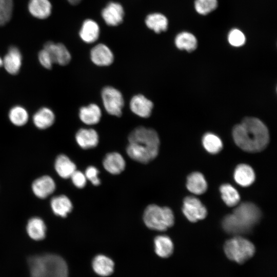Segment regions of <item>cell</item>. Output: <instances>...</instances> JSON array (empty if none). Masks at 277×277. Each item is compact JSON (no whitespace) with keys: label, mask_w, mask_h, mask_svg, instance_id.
<instances>
[{"label":"cell","mask_w":277,"mask_h":277,"mask_svg":"<svg viewBox=\"0 0 277 277\" xmlns=\"http://www.w3.org/2000/svg\"><path fill=\"white\" fill-rule=\"evenodd\" d=\"M235 144L242 149L249 152H257L264 149L269 142V136L266 126L260 120L247 117L233 129Z\"/></svg>","instance_id":"cell-1"},{"label":"cell","mask_w":277,"mask_h":277,"mask_svg":"<svg viewBox=\"0 0 277 277\" xmlns=\"http://www.w3.org/2000/svg\"><path fill=\"white\" fill-rule=\"evenodd\" d=\"M127 153L132 160L146 164L157 155L160 139L152 128L140 126L132 130L128 136Z\"/></svg>","instance_id":"cell-2"},{"label":"cell","mask_w":277,"mask_h":277,"mask_svg":"<svg viewBox=\"0 0 277 277\" xmlns=\"http://www.w3.org/2000/svg\"><path fill=\"white\" fill-rule=\"evenodd\" d=\"M261 217V212L257 206L245 202L238 206L232 213L224 217L222 226L227 233L239 235L248 233Z\"/></svg>","instance_id":"cell-3"},{"label":"cell","mask_w":277,"mask_h":277,"mask_svg":"<svg viewBox=\"0 0 277 277\" xmlns=\"http://www.w3.org/2000/svg\"><path fill=\"white\" fill-rule=\"evenodd\" d=\"M30 277H68V269L65 260L54 254L30 257L28 260Z\"/></svg>","instance_id":"cell-4"},{"label":"cell","mask_w":277,"mask_h":277,"mask_svg":"<svg viewBox=\"0 0 277 277\" xmlns=\"http://www.w3.org/2000/svg\"><path fill=\"white\" fill-rule=\"evenodd\" d=\"M143 220L149 229L165 231L172 227L174 216L171 209L167 207H161L155 204L148 206L145 210Z\"/></svg>","instance_id":"cell-5"},{"label":"cell","mask_w":277,"mask_h":277,"mask_svg":"<svg viewBox=\"0 0 277 277\" xmlns=\"http://www.w3.org/2000/svg\"><path fill=\"white\" fill-rule=\"evenodd\" d=\"M227 258L239 264L248 261L254 254L255 247L249 240L237 235L227 241L224 246Z\"/></svg>","instance_id":"cell-6"},{"label":"cell","mask_w":277,"mask_h":277,"mask_svg":"<svg viewBox=\"0 0 277 277\" xmlns=\"http://www.w3.org/2000/svg\"><path fill=\"white\" fill-rule=\"evenodd\" d=\"M101 96L106 111L111 115L121 116L124 105L121 92L113 87L106 86L102 89Z\"/></svg>","instance_id":"cell-7"},{"label":"cell","mask_w":277,"mask_h":277,"mask_svg":"<svg viewBox=\"0 0 277 277\" xmlns=\"http://www.w3.org/2000/svg\"><path fill=\"white\" fill-rule=\"evenodd\" d=\"M183 212L186 218L191 222L205 219L207 211L205 206L196 197L187 196L183 201Z\"/></svg>","instance_id":"cell-8"},{"label":"cell","mask_w":277,"mask_h":277,"mask_svg":"<svg viewBox=\"0 0 277 277\" xmlns=\"http://www.w3.org/2000/svg\"><path fill=\"white\" fill-rule=\"evenodd\" d=\"M44 49L49 54L53 63L65 66L71 61V54L63 44L48 42L44 45Z\"/></svg>","instance_id":"cell-9"},{"label":"cell","mask_w":277,"mask_h":277,"mask_svg":"<svg viewBox=\"0 0 277 277\" xmlns=\"http://www.w3.org/2000/svg\"><path fill=\"white\" fill-rule=\"evenodd\" d=\"M102 16L108 25L115 26L123 22L124 11L120 4L110 2L103 9Z\"/></svg>","instance_id":"cell-10"},{"label":"cell","mask_w":277,"mask_h":277,"mask_svg":"<svg viewBox=\"0 0 277 277\" xmlns=\"http://www.w3.org/2000/svg\"><path fill=\"white\" fill-rule=\"evenodd\" d=\"M91 61L98 66H107L114 60L112 52L106 45L98 44L92 48L90 51Z\"/></svg>","instance_id":"cell-11"},{"label":"cell","mask_w":277,"mask_h":277,"mask_svg":"<svg viewBox=\"0 0 277 277\" xmlns=\"http://www.w3.org/2000/svg\"><path fill=\"white\" fill-rule=\"evenodd\" d=\"M153 107V103L142 94L133 96L130 102V108L131 111L143 118H147L150 116Z\"/></svg>","instance_id":"cell-12"},{"label":"cell","mask_w":277,"mask_h":277,"mask_svg":"<svg viewBox=\"0 0 277 277\" xmlns=\"http://www.w3.org/2000/svg\"><path fill=\"white\" fill-rule=\"evenodd\" d=\"M22 63V55L19 50L15 46L9 48L3 59V66L11 74H16L19 71Z\"/></svg>","instance_id":"cell-13"},{"label":"cell","mask_w":277,"mask_h":277,"mask_svg":"<svg viewBox=\"0 0 277 277\" xmlns=\"http://www.w3.org/2000/svg\"><path fill=\"white\" fill-rule=\"evenodd\" d=\"M75 140L77 144L82 148L88 149L95 147L99 141L98 135L92 128H81L75 134Z\"/></svg>","instance_id":"cell-14"},{"label":"cell","mask_w":277,"mask_h":277,"mask_svg":"<svg viewBox=\"0 0 277 277\" xmlns=\"http://www.w3.org/2000/svg\"><path fill=\"white\" fill-rule=\"evenodd\" d=\"M174 44L179 50L191 52L197 48L198 39L193 33L188 31H182L175 35Z\"/></svg>","instance_id":"cell-15"},{"label":"cell","mask_w":277,"mask_h":277,"mask_svg":"<svg viewBox=\"0 0 277 277\" xmlns=\"http://www.w3.org/2000/svg\"><path fill=\"white\" fill-rule=\"evenodd\" d=\"M32 188L36 196L44 199L54 191L55 184L51 177L45 175L35 180L32 183Z\"/></svg>","instance_id":"cell-16"},{"label":"cell","mask_w":277,"mask_h":277,"mask_svg":"<svg viewBox=\"0 0 277 277\" xmlns=\"http://www.w3.org/2000/svg\"><path fill=\"white\" fill-rule=\"evenodd\" d=\"M103 164L104 168L112 174L121 173L126 166L125 161L122 155L116 152L108 153L103 160Z\"/></svg>","instance_id":"cell-17"},{"label":"cell","mask_w":277,"mask_h":277,"mask_svg":"<svg viewBox=\"0 0 277 277\" xmlns=\"http://www.w3.org/2000/svg\"><path fill=\"white\" fill-rule=\"evenodd\" d=\"M79 117L81 121L87 125L97 124L102 116V111L95 104H90L81 107L79 111Z\"/></svg>","instance_id":"cell-18"},{"label":"cell","mask_w":277,"mask_h":277,"mask_svg":"<svg viewBox=\"0 0 277 277\" xmlns=\"http://www.w3.org/2000/svg\"><path fill=\"white\" fill-rule=\"evenodd\" d=\"M28 10L34 17L38 19H45L51 14L52 5L49 0H30Z\"/></svg>","instance_id":"cell-19"},{"label":"cell","mask_w":277,"mask_h":277,"mask_svg":"<svg viewBox=\"0 0 277 277\" xmlns=\"http://www.w3.org/2000/svg\"><path fill=\"white\" fill-rule=\"evenodd\" d=\"M234 179L240 186L247 187L254 181L255 173L250 166L244 164H240L235 169Z\"/></svg>","instance_id":"cell-20"},{"label":"cell","mask_w":277,"mask_h":277,"mask_svg":"<svg viewBox=\"0 0 277 277\" xmlns=\"http://www.w3.org/2000/svg\"><path fill=\"white\" fill-rule=\"evenodd\" d=\"M79 34L84 42L88 44L94 43L98 38L100 27L93 20L86 19L82 24Z\"/></svg>","instance_id":"cell-21"},{"label":"cell","mask_w":277,"mask_h":277,"mask_svg":"<svg viewBox=\"0 0 277 277\" xmlns=\"http://www.w3.org/2000/svg\"><path fill=\"white\" fill-rule=\"evenodd\" d=\"M92 268L98 275L106 276L110 275L113 272L114 263L109 258L99 254L93 259Z\"/></svg>","instance_id":"cell-22"},{"label":"cell","mask_w":277,"mask_h":277,"mask_svg":"<svg viewBox=\"0 0 277 277\" xmlns=\"http://www.w3.org/2000/svg\"><path fill=\"white\" fill-rule=\"evenodd\" d=\"M55 121L53 112L48 108L43 107L38 110L33 116L35 126L40 129H45L53 125Z\"/></svg>","instance_id":"cell-23"},{"label":"cell","mask_w":277,"mask_h":277,"mask_svg":"<svg viewBox=\"0 0 277 277\" xmlns=\"http://www.w3.org/2000/svg\"><path fill=\"white\" fill-rule=\"evenodd\" d=\"M147 26L156 33L167 31L169 21L167 17L161 13H153L147 16L145 19Z\"/></svg>","instance_id":"cell-24"},{"label":"cell","mask_w":277,"mask_h":277,"mask_svg":"<svg viewBox=\"0 0 277 277\" xmlns=\"http://www.w3.org/2000/svg\"><path fill=\"white\" fill-rule=\"evenodd\" d=\"M186 186L191 192L197 195L204 193L207 189L204 175L199 172H193L188 175Z\"/></svg>","instance_id":"cell-25"},{"label":"cell","mask_w":277,"mask_h":277,"mask_svg":"<svg viewBox=\"0 0 277 277\" xmlns=\"http://www.w3.org/2000/svg\"><path fill=\"white\" fill-rule=\"evenodd\" d=\"M55 168L61 177L67 179L76 170V166L67 156L61 154L56 159Z\"/></svg>","instance_id":"cell-26"},{"label":"cell","mask_w":277,"mask_h":277,"mask_svg":"<svg viewBox=\"0 0 277 277\" xmlns=\"http://www.w3.org/2000/svg\"><path fill=\"white\" fill-rule=\"evenodd\" d=\"M46 227L44 221L39 217L30 219L27 225V231L29 236L36 241L44 239Z\"/></svg>","instance_id":"cell-27"},{"label":"cell","mask_w":277,"mask_h":277,"mask_svg":"<svg viewBox=\"0 0 277 277\" xmlns=\"http://www.w3.org/2000/svg\"><path fill=\"white\" fill-rule=\"evenodd\" d=\"M51 206L53 212L62 217L66 216L72 209L71 201L64 195L53 197L51 201Z\"/></svg>","instance_id":"cell-28"},{"label":"cell","mask_w":277,"mask_h":277,"mask_svg":"<svg viewBox=\"0 0 277 277\" xmlns=\"http://www.w3.org/2000/svg\"><path fill=\"white\" fill-rule=\"evenodd\" d=\"M155 252L163 258L170 256L173 251V244L171 240L166 235H159L154 239Z\"/></svg>","instance_id":"cell-29"},{"label":"cell","mask_w":277,"mask_h":277,"mask_svg":"<svg viewBox=\"0 0 277 277\" xmlns=\"http://www.w3.org/2000/svg\"><path fill=\"white\" fill-rule=\"evenodd\" d=\"M222 198L225 203L230 207L236 206L240 200L238 191L230 184H224L220 188Z\"/></svg>","instance_id":"cell-30"},{"label":"cell","mask_w":277,"mask_h":277,"mask_svg":"<svg viewBox=\"0 0 277 277\" xmlns=\"http://www.w3.org/2000/svg\"><path fill=\"white\" fill-rule=\"evenodd\" d=\"M217 0H194L193 7L200 15L206 16L215 11L218 7Z\"/></svg>","instance_id":"cell-31"},{"label":"cell","mask_w":277,"mask_h":277,"mask_svg":"<svg viewBox=\"0 0 277 277\" xmlns=\"http://www.w3.org/2000/svg\"><path fill=\"white\" fill-rule=\"evenodd\" d=\"M202 143L205 149L211 154L219 152L223 148L221 139L212 133H206L203 137Z\"/></svg>","instance_id":"cell-32"},{"label":"cell","mask_w":277,"mask_h":277,"mask_svg":"<svg viewBox=\"0 0 277 277\" xmlns=\"http://www.w3.org/2000/svg\"><path fill=\"white\" fill-rule=\"evenodd\" d=\"M28 113L22 106H16L12 108L9 113L11 122L15 126H22L26 124L28 120Z\"/></svg>","instance_id":"cell-33"},{"label":"cell","mask_w":277,"mask_h":277,"mask_svg":"<svg viewBox=\"0 0 277 277\" xmlns=\"http://www.w3.org/2000/svg\"><path fill=\"white\" fill-rule=\"evenodd\" d=\"M227 40L228 44L233 47H241L244 46L247 40L245 33L240 28L234 27L228 32Z\"/></svg>","instance_id":"cell-34"},{"label":"cell","mask_w":277,"mask_h":277,"mask_svg":"<svg viewBox=\"0 0 277 277\" xmlns=\"http://www.w3.org/2000/svg\"><path fill=\"white\" fill-rule=\"evenodd\" d=\"M13 8L12 0H0V26L5 25L10 20Z\"/></svg>","instance_id":"cell-35"},{"label":"cell","mask_w":277,"mask_h":277,"mask_svg":"<svg viewBox=\"0 0 277 277\" xmlns=\"http://www.w3.org/2000/svg\"><path fill=\"white\" fill-rule=\"evenodd\" d=\"M98 170L94 166L88 167L85 171V176L94 185L97 186L100 184V180L98 177Z\"/></svg>","instance_id":"cell-36"},{"label":"cell","mask_w":277,"mask_h":277,"mask_svg":"<svg viewBox=\"0 0 277 277\" xmlns=\"http://www.w3.org/2000/svg\"><path fill=\"white\" fill-rule=\"evenodd\" d=\"M73 184L78 188H83L86 184V177L82 172L75 170L70 176Z\"/></svg>","instance_id":"cell-37"},{"label":"cell","mask_w":277,"mask_h":277,"mask_svg":"<svg viewBox=\"0 0 277 277\" xmlns=\"http://www.w3.org/2000/svg\"><path fill=\"white\" fill-rule=\"evenodd\" d=\"M41 64L46 69H51L53 64L48 52L45 49L41 50L38 55Z\"/></svg>","instance_id":"cell-38"},{"label":"cell","mask_w":277,"mask_h":277,"mask_svg":"<svg viewBox=\"0 0 277 277\" xmlns=\"http://www.w3.org/2000/svg\"><path fill=\"white\" fill-rule=\"evenodd\" d=\"M70 4L76 5L79 4L82 0H67Z\"/></svg>","instance_id":"cell-39"},{"label":"cell","mask_w":277,"mask_h":277,"mask_svg":"<svg viewBox=\"0 0 277 277\" xmlns=\"http://www.w3.org/2000/svg\"><path fill=\"white\" fill-rule=\"evenodd\" d=\"M3 66V59L0 57V67Z\"/></svg>","instance_id":"cell-40"}]
</instances>
